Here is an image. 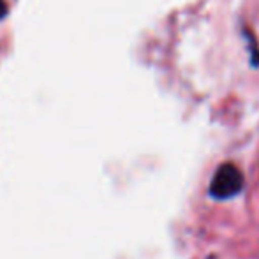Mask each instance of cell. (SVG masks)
<instances>
[{
    "label": "cell",
    "mask_w": 259,
    "mask_h": 259,
    "mask_svg": "<svg viewBox=\"0 0 259 259\" xmlns=\"http://www.w3.org/2000/svg\"><path fill=\"white\" fill-rule=\"evenodd\" d=\"M6 14H7V6H6V2H4V0H0V20H2Z\"/></svg>",
    "instance_id": "obj_2"
},
{
    "label": "cell",
    "mask_w": 259,
    "mask_h": 259,
    "mask_svg": "<svg viewBox=\"0 0 259 259\" xmlns=\"http://www.w3.org/2000/svg\"><path fill=\"white\" fill-rule=\"evenodd\" d=\"M243 187V175L233 164H222L217 167L210 184V196L215 199H229L236 196Z\"/></svg>",
    "instance_id": "obj_1"
}]
</instances>
